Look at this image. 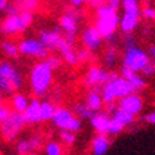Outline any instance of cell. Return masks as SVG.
I'll return each instance as SVG.
<instances>
[{"instance_id": "obj_1", "label": "cell", "mask_w": 155, "mask_h": 155, "mask_svg": "<svg viewBox=\"0 0 155 155\" xmlns=\"http://www.w3.org/2000/svg\"><path fill=\"white\" fill-rule=\"evenodd\" d=\"M96 26L94 28L98 31L101 39H105L108 42H112L115 31L119 26V14L118 11L112 10L108 4H103L101 7L96 10Z\"/></svg>"}, {"instance_id": "obj_2", "label": "cell", "mask_w": 155, "mask_h": 155, "mask_svg": "<svg viewBox=\"0 0 155 155\" xmlns=\"http://www.w3.org/2000/svg\"><path fill=\"white\" fill-rule=\"evenodd\" d=\"M29 81H31L32 93L36 97H43L46 96L53 83V71L47 67L45 61H40L33 65Z\"/></svg>"}, {"instance_id": "obj_3", "label": "cell", "mask_w": 155, "mask_h": 155, "mask_svg": "<svg viewBox=\"0 0 155 155\" xmlns=\"http://www.w3.org/2000/svg\"><path fill=\"white\" fill-rule=\"evenodd\" d=\"M24 84L19 71L10 61L0 62V90L3 93H14Z\"/></svg>"}, {"instance_id": "obj_4", "label": "cell", "mask_w": 155, "mask_h": 155, "mask_svg": "<svg viewBox=\"0 0 155 155\" xmlns=\"http://www.w3.org/2000/svg\"><path fill=\"white\" fill-rule=\"evenodd\" d=\"M130 94H133V90L130 87V84L127 83V81L118 76L115 81L108 82V83L104 84L101 98H103L104 104L111 105V104H114V101L116 98H125V97L130 96Z\"/></svg>"}, {"instance_id": "obj_5", "label": "cell", "mask_w": 155, "mask_h": 155, "mask_svg": "<svg viewBox=\"0 0 155 155\" xmlns=\"http://www.w3.org/2000/svg\"><path fill=\"white\" fill-rule=\"evenodd\" d=\"M33 22V14L21 11L15 15H7L6 19L0 24V33L3 35H17V33L24 32L31 24Z\"/></svg>"}, {"instance_id": "obj_6", "label": "cell", "mask_w": 155, "mask_h": 155, "mask_svg": "<svg viewBox=\"0 0 155 155\" xmlns=\"http://www.w3.org/2000/svg\"><path fill=\"white\" fill-rule=\"evenodd\" d=\"M51 120L58 129L67 130V132H71V133H76L82 129L81 119H78L72 111L67 110V108H62V107L55 108Z\"/></svg>"}, {"instance_id": "obj_7", "label": "cell", "mask_w": 155, "mask_h": 155, "mask_svg": "<svg viewBox=\"0 0 155 155\" xmlns=\"http://www.w3.org/2000/svg\"><path fill=\"white\" fill-rule=\"evenodd\" d=\"M122 62L125 68H129L130 71L137 74V72H143V69L151 61H150L148 54L144 50H141L139 47H134V48H130V50H125V55H123Z\"/></svg>"}, {"instance_id": "obj_8", "label": "cell", "mask_w": 155, "mask_h": 155, "mask_svg": "<svg viewBox=\"0 0 155 155\" xmlns=\"http://www.w3.org/2000/svg\"><path fill=\"white\" fill-rule=\"evenodd\" d=\"M25 126V120H24L22 114L18 112H11V115L8 116V119L4 120L0 125V130H2V136L6 141H14L15 137L18 136V133L22 130V127Z\"/></svg>"}, {"instance_id": "obj_9", "label": "cell", "mask_w": 155, "mask_h": 155, "mask_svg": "<svg viewBox=\"0 0 155 155\" xmlns=\"http://www.w3.org/2000/svg\"><path fill=\"white\" fill-rule=\"evenodd\" d=\"M78 13L69 10L68 13H65L64 15L60 18V28L64 31L65 36H62L67 43L74 46L75 39H76V33L78 29H79V25H78Z\"/></svg>"}, {"instance_id": "obj_10", "label": "cell", "mask_w": 155, "mask_h": 155, "mask_svg": "<svg viewBox=\"0 0 155 155\" xmlns=\"http://www.w3.org/2000/svg\"><path fill=\"white\" fill-rule=\"evenodd\" d=\"M18 51L28 57H35L46 60L48 57V50L39 42L38 39H25L18 45Z\"/></svg>"}, {"instance_id": "obj_11", "label": "cell", "mask_w": 155, "mask_h": 155, "mask_svg": "<svg viewBox=\"0 0 155 155\" xmlns=\"http://www.w3.org/2000/svg\"><path fill=\"white\" fill-rule=\"evenodd\" d=\"M143 107H144L143 98L139 96V94L133 93V94H130V96L125 97V98H120L119 107H118V108H119L120 111H123V112L129 114V115L136 116L141 112Z\"/></svg>"}, {"instance_id": "obj_12", "label": "cell", "mask_w": 155, "mask_h": 155, "mask_svg": "<svg viewBox=\"0 0 155 155\" xmlns=\"http://www.w3.org/2000/svg\"><path fill=\"white\" fill-rule=\"evenodd\" d=\"M108 82V71L100 67H90L84 76V84L87 87H98L100 84H105Z\"/></svg>"}, {"instance_id": "obj_13", "label": "cell", "mask_w": 155, "mask_h": 155, "mask_svg": "<svg viewBox=\"0 0 155 155\" xmlns=\"http://www.w3.org/2000/svg\"><path fill=\"white\" fill-rule=\"evenodd\" d=\"M39 42L42 43L47 50H51V51H55L58 48V45L62 40V35L61 31L58 28L53 29V31H42L39 33Z\"/></svg>"}, {"instance_id": "obj_14", "label": "cell", "mask_w": 155, "mask_h": 155, "mask_svg": "<svg viewBox=\"0 0 155 155\" xmlns=\"http://www.w3.org/2000/svg\"><path fill=\"white\" fill-rule=\"evenodd\" d=\"M101 42H103V39L94 26H87L82 33V43H83L84 48L91 53L96 51L97 48H100Z\"/></svg>"}, {"instance_id": "obj_15", "label": "cell", "mask_w": 155, "mask_h": 155, "mask_svg": "<svg viewBox=\"0 0 155 155\" xmlns=\"http://www.w3.org/2000/svg\"><path fill=\"white\" fill-rule=\"evenodd\" d=\"M25 125H35L40 122V101L38 98H32L28 104V108L22 114Z\"/></svg>"}, {"instance_id": "obj_16", "label": "cell", "mask_w": 155, "mask_h": 155, "mask_svg": "<svg viewBox=\"0 0 155 155\" xmlns=\"http://www.w3.org/2000/svg\"><path fill=\"white\" fill-rule=\"evenodd\" d=\"M111 116L107 114H94V116L90 119V123L96 129L98 136H107L108 137V127H110Z\"/></svg>"}, {"instance_id": "obj_17", "label": "cell", "mask_w": 155, "mask_h": 155, "mask_svg": "<svg viewBox=\"0 0 155 155\" xmlns=\"http://www.w3.org/2000/svg\"><path fill=\"white\" fill-rule=\"evenodd\" d=\"M140 15L136 14H129V13H123V15L119 19V26L122 29V32L126 35H130L136 29V26L139 25Z\"/></svg>"}, {"instance_id": "obj_18", "label": "cell", "mask_w": 155, "mask_h": 155, "mask_svg": "<svg viewBox=\"0 0 155 155\" xmlns=\"http://www.w3.org/2000/svg\"><path fill=\"white\" fill-rule=\"evenodd\" d=\"M58 51H60V54H61V60L64 58L65 61L68 62L69 65H76L78 64V58H76V51H75V48L72 45H69V43H67L62 39L61 42H60V45H58Z\"/></svg>"}, {"instance_id": "obj_19", "label": "cell", "mask_w": 155, "mask_h": 155, "mask_svg": "<svg viewBox=\"0 0 155 155\" xmlns=\"http://www.w3.org/2000/svg\"><path fill=\"white\" fill-rule=\"evenodd\" d=\"M103 98H101V91L98 87H94L91 89L89 93H87V98H86V105L87 108L93 112H97L103 108Z\"/></svg>"}, {"instance_id": "obj_20", "label": "cell", "mask_w": 155, "mask_h": 155, "mask_svg": "<svg viewBox=\"0 0 155 155\" xmlns=\"http://www.w3.org/2000/svg\"><path fill=\"white\" fill-rule=\"evenodd\" d=\"M110 139L107 136H98L97 134L93 140H91V152L93 155H104L108 148H110Z\"/></svg>"}, {"instance_id": "obj_21", "label": "cell", "mask_w": 155, "mask_h": 155, "mask_svg": "<svg viewBox=\"0 0 155 155\" xmlns=\"http://www.w3.org/2000/svg\"><path fill=\"white\" fill-rule=\"evenodd\" d=\"M28 104H29L28 97L21 93H14L13 97H11V105H13V108L15 110L14 112L24 114L25 110L28 108Z\"/></svg>"}, {"instance_id": "obj_22", "label": "cell", "mask_w": 155, "mask_h": 155, "mask_svg": "<svg viewBox=\"0 0 155 155\" xmlns=\"http://www.w3.org/2000/svg\"><path fill=\"white\" fill-rule=\"evenodd\" d=\"M111 119L116 120V122L120 123L123 127H126V126H130L133 122H134V116H132V115H129V114L123 112V111H120L119 108H116V110L114 111L112 116H111Z\"/></svg>"}, {"instance_id": "obj_23", "label": "cell", "mask_w": 155, "mask_h": 155, "mask_svg": "<svg viewBox=\"0 0 155 155\" xmlns=\"http://www.w3.org/2000/svg\"><path fill=\"white\" fill-rule=\"evenodd\" d=\"M55 107L50 101H43L40 103V122H46V120H51L53 115H54Z\"/></svg>"}, {"instance_id": "obj_24", "label": "cell", "mask_w": 155, "mask_h": 155, "mask_svg": "<svg viewBox=\"0 0 155 155\" xmlns=\"http://www.w3.org/2000/svg\"><path fill=\"white\" fill-rule=\"evenodd\" d=\"M126 81H127V83L130 84L133 93H136V94H137V91L143 90V89L147 86V83H145V81H144V78H143L141 75H139V74H133L132 76L127 78Z\"/></svg>"}, {"instance_id": "obj_25", "label": "cell", "mask_w": 155, "mask_h": 155, "mask_svg": "<svg viewBox=\"0 0 155 155\" xmlns=\"http://www.w3.org/2000/svg\"><path fill=\"white\" fill-rule=\"evenodd\" d=\"M14 3L18 7L19 11H26V13L32 14L39 7V2H36V0H18V2H14Z\"/></svg>"}, {"instance_id": "obj_26", "label": "cell", "mask_w": 155, "mask_h": 155, "mask_svg": "<svg viewBox=\"0 0 155 155\" xmlns=\"http://www.w3.org/2000/svg\"><path fill=\"white\" fill-rule=\"evenodd\" d=\"M75 114L78 119H91L94 116V112L87 108L86 104H75Z\"/></svg>"}, {"instance_id": "obj_27", "label": "cell", "mask_w": 155, "mask_h": 155, "mask_svg": "<svg viewBox=\"0 0 155 155\" xmlns=\"http://www.w3.org/2000/svg\"><path fill=\"white\" fill-rule=\"evenodd\" d=\"M122 8L123 13H129V14H136V15H140V3L136 2V0H123L122 2Z\"/></svg>"}, {"instance_id": "obj_28", "label": "cell", "mask_w": 155, "mask_h": 155, "mask_svg": "<svg viewBox=\"0 0 155 155\" xmlns=\"http://www.w3.org/2000/svg\"><path fill=\"white\" fill-rule=\"evenodd\" d=\"M0 48H2V51L7 55V57H11V58H17L19 54L18 51V46L14 45L13 42H2L0 45Z\"/></svg>"}, {"instance_id": "obj_29", "label": "cell", "mask_w": 155, "mask_h": 155, "mask_svg": "<svg viewBox=\"0 0 155 155\" xmlns=\"http://www.w3.org/2000/svg\"><path fill=\"white\" fill-rule=\"evenodd\" d=\"M45 152L46 155H62V147L61 144H58L55 141H50L46 144Z\"/></svg>"}, {"instance_id": "obj_30", "label": "cell", "mask_w": 155, "mask_h": 155, "mask_svg": "<svg viewBox=\"0 0 155 155\" xmlns=\"http://www.w3.org/2000/svg\"><path fill=\"white\" fill-rule=\"evenodd\" d=\"M116 57H118V53H116V50L111 46V47H108L105 50V55H104V60H105V64L108 65V67H111V65L115 64L116 61Z\"/></svg>"}, {"instance_id": "obj_31", "label": "cell", "mask_w": 155, "mask_h": 155, "mask_svg": "<svg viewBox=\"0 0 155 155\" xmlns=\"http://www.w3.org/2000/svg\"><path fill=\"white\" fill-rule=\"evenodd\" d=\"M60 140L62 141V144L65 145H72L76 140V136L75 133H71V132H67V130H61L60 132Z\"/></svg>"}, {"instance_id": "obj_32", "label": "cell", "mask_w": 155, "mask_h": 155, "mask_svg": "<svg viewBox=\"0 0 155 155\" xmlns=\"http://www.w3.org/2000/svg\"><path fill=\"white\" fill-rule=\"evenodd\" d=\"M45 62L47 64V67L51 69V71H54V69H57V68L61 67V57H58V55H48L47 58L45 60Z\"/></svg>"}, {"instance_id": "obj_33", "label": "cell", "mask_w": 155, "mask_h": 155, "mask_svg": "<svg viewBox=\"0 0 155 155\" xmlns=\"http://www.w3.org/2000/svg\"><path fill=\"white\" fill-rule=\"evenodd\" d=\"M76 58H78V64L82 62V64H86V62L91 61V58H93V53L83 48V50H79L76 51Z\"/></svg>"}, {"instance_id": "obj_34", "label": "cell", "mask_w": 155, "mask_h": 155, "mask_svg": "<svg viewBox=\"0 0 155 155\" xmlns=\"http://www.w3.org/2000/svg\"><path fill=\"white\" fill-rule=\"evenodd\" d=\"M125 129L120 123H118L116 120L111 119L110 120V127H108V136H116V134H119L122 130Z\"/></svg>"}, {"instance_id": "obj_35", "label": "cell", "mask_w": 155, "mask_h": 155, "mask_svg": "<svg viewBox=\"0 0 155 155\" xmlns=\"http://www.w3.org/2000/svg\"><path fill=\"white\" fill-rule=\"evenodd\" d=\"M140 15H143V18H145V19L155 21V8L151 6H145L144 8L140 10Z\"/></svg>"}, {"instance_id": "obj_36", "label": "cell", "mask_w": 155, "mask_h": 155, "mask_svg": "<svg viewBox=\"0 0 155 155\" xmlns=\"http://www.w3.org/2000/svg\"><path fill=\"white\" fill-rule=\"evenodd\" d=\"M17 152L19 155H29V152H32L31 151V147H29L28 140H21L17 144Z\"/></svg>"}, {"instance_id": "obj_37", "label": "cell", "mask_w": 155, "mask_h": 155, "mask_svg": "<svg viewBox=\"0 0 155 155\" xmlns=\"http://www.w3.org/2000/svg\"><path fill=\"white\" fill-rule=\"evenodd\" d=\"M28 143H29V147H31V151H38L42 147V139L39 136H32L28 140Z\"/></svg>"}, {"instance_id": "obj_38", "label": "cell", "mask_w": 155, "mask_h": 155, "mask_svg": "<svg viewBox=\"0 0 155 155\" xmlns=\"http://www.w3.org/2000/svg\"><path fill=\"white\" fill-rule=\"evenodd\" d=\"M13 111L10 110L7 105H0V125L4 122V120L8 119V116L11 115Z\"/></svg>"}, {"instance_id": "obj_39", "label": "cell", "mask_w": 155, "mask_h": 155, "mask_svg": "<svg viewBox=\"0 0 155 155\" xmlns=\"http://www.w3.org/2000/svg\"><path fill=\"white\" fill-rule=\"evenodd\" d=\"M154 74H155V64L154 62H150V64L143 69V75H145V76H152Z\"/></svg>"}, {"instance_id": "obj_40", "label": "cell", "mask_w": 155, "mask_h": 155, "mask_svg": "<svg viewBox=\"0 0 155 155\" xmlns=\"http://www.w3.org/2000/svg\"><path fill=\"white\" fill-rule=\"evenodd\" d=\"M143 119H144V122L150 123V125H155V111H151V112L145 114V115L143 116Z\"/></svg>"}, {"instance_id": "obj_41", "label": "cell", "mask_w": 155, "mask_h": 155, "mask_svg": "<svg viewBox=\"0 0 155 155\" xmlns=\"http://www.w3.org/2000/svg\"><path fill=\"white\" fill-rule=\"evenodd\" d=\"M84 3H87L89 6L91 7V8H98V7H101L103 4H105V2H103V0H89V2H84Z\"/></svg>"}, {"instance_id": "obj_42", "label": "cell", "mask_w": 155, "mask_h": 155, "mask_svg": "<svg viewBox=\"0 0 155 155\" xmlns=\"http://www.w3.org/2000/svg\"><path fill=\"white\" fill-rule=\"evenodd\" d=\"M107 4L111 7L112 10H115V11H118L120 7V4H122V2H119V0H110V2H107Z\"/></svg>"}, {"instance_id": "obj_43", "label": "cell", "mask_w": 155, "mask_h": 155, "mask_svg": "<svg viewBox=\"0 0 155 155\" xmlns=\"http://www.w3.org/2000/svg\"><path fill=\"white\" fill-rule=\"evenodd\" d=\"M8 6H10V2H7V0H0V11H7Z\"/></svg>"}, {"instance_id": "obj_44", "label": "cell", "mask_w": 155, "mask_h": 155, "mask_svg": "<svg viewBox=\"0 0 155 155\" xmlns=\"http://www.w3.org/2000/svg\"><path fill=\"white\" fill-rule=\"evenodd\" d=\"M83 4H84L83 0H72V2H71V6L72 7H81V6H83Z\"/></svg>"}, {"instance_id": "obj_45", "label": "cell", "mask_w": 155, "mask_h": 155, "mask_svg": "<svg viewBox=\"0 0 155 155\" xmlns=\"http://www.w3.org/2000/svg\"><path fill=\"white\" fill-rule=\"evenodd\" d=\"M147 54H148V57H151V58H154L155 60V46H151V47L148 48Z\"/></svg>"}, {"instance_id": "obj_46", "label": "cell", "mask_w": 155, "mask_h": 155, "mask_svg": "<svg viewBox=\"0 0 155 155\" xmlns=\"http://www.w3.org/2000/svg\"><path fill=\"white\" fill-rule=\"evenodd\" d=\"M0 105H3V98H2V94H0Z\"/></svg>"}]
</instances>
